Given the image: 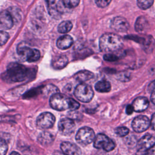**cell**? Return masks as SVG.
Returning a JSON list of instances; mask_svg holds the SVG:
<instances>
[{
  "instance_id": "32",
  "label": "cell",
  "mask_w": 155,
  "mask_h": 155,
  "mask_svg": "<svg viewBox=\"0 0 155 155\" xmlns=\"http://www.w3.org/2000/svg\"><path fill=\"white\" fill-rule=\"evenodd\" d=\"M104 59L107 61H109V62H114L117 61L119 58L117 56H116V54H106L104 56Z\"/></svg>"
},
{
  "instance_id": "17",
  "label": "cell",
  "mask_w": 155,
  "mask_h": 155,
  "mask_svg": "<svg viewBox=\"0 0 155 155\" xmlns=\"http://www.w3.org/2000/svg\"><path fill=\"white\" fill-rule=\"evenodd\" d=\"M68 60L66 56L60 55L54 58L51 61V65L53 68L60 70L64 68L68 64Z\"/></svg>"
},
{
  "instance_id": "18",
  "label": "cell",
  "mask_w": 155,
  "mask_h": 155,
  "mask_svg": "<svg viewBox=\"0 0 155 155\" xmlns=\"http://www.w3.org/2000/svg\"><path fill=\"white\" fill-rule=\"evenodd\" d=\"M93 76L94 74L92 72L88 70H81L76 73L74 74V78L77 81L83 82L91 79L93 78Z\"/></svg>"
},
{
  "instance_id": "24",
  "label": "cell",
  "mask_w": 155,
  "mask_h": 155,
  "mask_svg": "<svg viewBox=\"0 0 155 155\" xmlns=\"http://www.w3.org/2000/svg\"><path fill=\"white\" fill-rule=\"evenodd\" d=\"M8 12L10 13V15L12 16L14 22H18L21 19V16H22V13L21 11L19 8L16 7H11L8 8L7 10Z\"/></svg>"
},
{
  "instance_id": "35",
  "label": "cell",
  "mask_w": 155,
  "mask_h": 155,
  "mask_svg": "<svg viewBox=\"0 0 155 155\" xmlns=\"http://www.w3.org/2000/svg\"><path fill=\"white\" fill-rule=\"evenodd\" d=\"M145 155H155V144L146 151Z\"/></svg>"
},
{
  "instance_id": "2",
  "label": "cell",
  "mask_w": 155,
  "mask_h": 155,
  "mask_svg": "<svg viewBox=\"0 0 155 155\" xmlns=\"http://www.w3.org/2000/svg\"><path fill=\"white\" fill-rule=\"evenodd\" d=\"M123 46V40L118 35L114 33L104 34L99 39V48L105 52L114 51Z\"/></svg>"
},
{
  "instance_id": "4",
  "label": "cell",
  "mask_w": 155,
  "mask_h": 155,
  "mask_svg": "<svg viewBox=\"0 0 155 155\" xmlns=\"http://www.w3.org/2000/svg\"><path fill=\"white\" fill-rule=\"evenodd\" d=\"M71 100V98L57 93L50 96V104L53 109L63 111L70 108Z\"/></svg>"
},
{
  "instance_id": "6",
  "label": "cell",
  "mask_w": 155,
  "mask_h": 155,
  "mask_svg": "<svg viewBox=\"0 0 155 155\" xmlns=\"http://www.w3.org/2000/svg\"><path fill=\"white\" fill-rule=\"evenodd\" d=\"M95 138L94 131L90 127L81 128L76 135V141L82 145H87L91 143Z\"/></svg>"
},
{
  "instance_id": "36",
  "label": "cell",
  "mask_w": 155,
  "mask_h": 155,
  "mask_svg": "<svg viewBox=\"0 0 155 155\" xmlns=\"http://www.w3.org/2000/svg\"><path fill=\"white\" fill-rule=\"evenodd\" d=\"M126 113L127 114H131L134 111V108L132 105H128L126 107Z\"/></svg>"
},
{
  "instance_id": "33",
  "label": "cell",
  "mask_w": 155,
  "mask_h": 155,
  "mask_svg": "<svg viewBox=\"0 0 155 155\" xmlns=\"http://www.w3.org/2000/svg\"><path fill=\"white\" fill-rule=\"evenodd\" d=\"M68 116L71 119H79L82 117V114L80 113L74 111L73 110L68 112Z\"/></svg>"
},
{
  "instance_id": "1",
  "label": "cell",
  "mask_w": 155,
  "mask_h": 155,
  "mask_svg": "<svg viewBox=\"0 0 155 155\" xmlns=\"http://www.w3.org/2000/svg\"><path fill=\"white\" fill-rule=\"evenodd\" d=\"M29 74L30 69L22 64L12 62L8 65L2 78L8 82H17L26 79L29 76Z\"/></svg>"
},
{
  "instance_id": "30",
  "label": "cell",
  "mask_w": 155,
  "mask_h": 155,
  "mask_svg": "<svg viewBox=\"0 0 155 155\" xmlns=\"http://www.w3.org/2000/svg\"><path fill=\"white\" fill-rule=\"evenodd\" d=\"M111 1V0H95V3L99 7L104 8L108 6Z\"/></svg>"
},
{
  "instance_id": "40",
  "label": "cell",
  "mask_w": 155,
  "mask_h": 155,
  "mask_svg": "<svg viewBox=\"0 0 155 155\" xmlns=\"http://www.w3.org/2000/svg\"><path fill=\"white\" fill-rule=\"evenodd\" d=\"M10 155H21L19 153H18V152H16V151H13L10 153Z\"/></svg>"
},
{
  "instance_id": "29",
  "label": "cell",
  "mask_w": 155,
  "mask_h": 155,
  "mask_svg": "<svg viewBox=\"0 0 155 155\" xmlns=\"http://www.w3.org/2000/svg\"><path fill=\"white\" fill-rule=\"evenodd\" d=\"M8 150V145L7 142L3 139L0 141V155H5Z\"/></svg>"
},
{
  "instance_id": "25",
  "label": "cell",
  "mask_w": 155,
  "mask_h": 155,
  "mask_svg": "<svg viewBox=\"0 0 155 155\" xmlns=\"http://www.w3.org/2000/svg\"><path fill=\"white\" fill-rule=\"evenodd\" d=\"M73 27L72 23L69 21H64L61 22L58 27V30L61 33H67L68 31L71 30V29Z\"/></svg>"
},
{
  "instance_id": "13",
  "label": "cell",
  "mask_w": 155,
  "mask_h": 155,
  "mask_svg": "<svg viewBox=\"0 0 155 155\" xmlns=\"http://www.w3.org/2000/svg\"><path fill=\"white\" fill-rule=\"evenodd\" d=\"M61 149L65 155H81L80 148L70 142H62L61 144Z\"/></svg>"
},
{
  "instance_id": "37",
  "label": "cell",
  "mask_w": 155,
  "mask_h": 155,
  "mask_svg": "<svg viewBox=\"0 0 155 155\" xmlns=\"http://www.w3.org/2000/svg\"><path fill=\"white\" fill-rule=\"evenodd\" d=\"M150 122H151V125L152 128L154 130H155V113L153 114Z\"/></svg>"
},
{
  "instance_id": "3",
  "label": "cell",
  "mask_w": 155,
  "mask_h": 155,
  "mask_svg": "<svg viewBox=\"0 0 155 155\" xmlns=\"http://www.w3.org/2000/svg\"><path fill=\"white\" fill-rule=\"evenodd\" d=\"M17 53L23 60L29 62L36 61L40 58V52L38 50L29 47L24 42L19 44Z\"/></svg>"
},
{
  "instance_id": "34",
  "label": "cell",
  "mask_w": 155,
  "mask_h": 155,
  "mask_svg": "<svg viewBox=\"0 0 155 155\" xmlns=\"http://www.w3.org/2000/svg\"><path fill=\"white\" fill-rule=\"evenodd\" d=\"M80 107V104L74 99L71 98V105H70V110H76L78 109Z\"/></svg>"
},
{
  "instance_id": "23",
  "label": "cell",
  "mask_w": 155,
  "mask_h": 155,
  "mask_svg": "<svg viewBox=\"0 0 155 155\" xmlns=\"http://www.w3.org/2000/svg\"><path fill=\"white\" fill-rule=\"evenodd\" d=\"M41 92L44 96H45L46 97H47L50 95H51V96L54 94L58 93L59 90L56 86L52 84H49L46 86L42 87V88L41 89Z\"/></svg>"
},
{
  "instance_id": "16",
  "label": "cell",
  "mask_w": 155,
  "mask_h": 155,
  "mask_svg": "<svg viewBox=\"0 0 155 155\" xmlns=\"http://www.w3.org/2000/svg\"><path fill=\"white\" fill-rule=\"evenodd\" d=\"M73 38L68 35H63L58 38L56 42L57 47L61 50L68 48L73 44Z\"/></svg>"
},
{
  "instance_id": "12",
  "label": "cell",
  "mask_w": 155,
  "mask_h": 155,
  "mask_svg": "<svg viewBox=\"0 0 155 155\" xmlns=\"http://www.w3.org/2000/svg\"><path fill=\"white\" fill-rule=\"evenodd\" d=\"M154 144L155 138L150 134H146L138 141L137 148L139 151L146 152Z\"/></svg>"
},
{
  "instance_id": "5",
  "label": "cell",
  "mask_w": 155,
  "mask_h": 155,
  "mask_svg": "<svg viewBox=\"0 0 155 155\" xmlns=\"http://www.w3.org/2000/svg\"><path fill=\"white\" fill-rule=\"evenodd\" d=\"M74 94L75 97L80 101L83 102H89L93 97L94 91L91 86L82 83L76 87Z\"/></svg>"
},
{
  "instance_id": "22",
  "label": "cell",
  "mask_w": 155,
  "mask_h": 155,
  "mask_svg": "<svg viewBox=\"0 0 155 155\" xmlns=\"http://www.w3.org/2000/svg\"><path fill=\"white\" fill-rule=\"evenodd\" d=\"M148 26L147 19L143 16H139L135 23V29L138 32L143 31Z\"/></svg>"
},
{
  "instance_id": "19",
  "label": "cell",
  "mask_w": 155,
  "mask_h": 155,
  "mask_svg": "<svg viewBox=\"0 0 155 155\" xmlns=\"http://www.w3.org/2000/svg\"><path fill=\"white\" fill-rule=\"evenodd\" d=\"M143 48L144 50L148 53H151L154 48L155 41L151 36H147L143 39Z\"/></svg>"
},
{
  "instance_id": "27",
  "label": "cell",
  "mask_w": 155,
  "mask_h": 155,
  "mask_svg": "<svg viewBox=\"0 0 155 155\" xmlns=\"http://www.w3.org/2000/svg\"><path fill=\"white\" fill-rule=\"evenodd\" d=\"M65 8H73L78 5L80 0H61Z\"/></svg>"
},
{
  "instance_id": "38",
  "label": "cell",
  "mask_w": 155,
  "mask_h": 155,
  "mask_svg": "<svg viewBox=\"0 0 155 155\" xmlns=\"http://www.w3.org/2000/svg\"><path fill=\"white\" fill-rule=\"evenodd\" d=\"M151 100L152 102L155 105V88H154L152 91V93L151 94Z\"/></svg>"
},
{
  "instance_id": "9",
  "label": "cell",
  "mask_w": 155,
  "mask_h": 155,
  "mask_svg": "<svg viewBox=\"0 0 155 155\" xmlns=\"http://www.w3.org/2000/svg\"><path fill=\"white\" fill-rule=\"evenodd\" d=\"M151 124L149 119L143 115H140L136 117L132 122L133 129L137 133H140L147 130Z\"/></svg>"
},
{
  "instance_id": "10",
  "label": "cell",
  "mask_w": 155,
  "mask_h": 155,
  "mask_svg": "<svg viewBox=\"0 0 155 155\" xmlns=\"http://www.w3.org/2000/svg\"><path fill=\"white\" fill-rule=\"evenodd\" d=\"M75 128V124L73 119L69 118L61 119L58 124L59 131L64 136L71 134Z\"/></svg>"
},
{
  "instance_id": "11",
  "label": "cell",
  "mask_w": 155,
  "mask_h": 155,
  "mask_svg": "<svg viewBox=\"0 0 155 155\" xmlns=\"http://www.w3.org/2000/svg\"><path fill=\"white\" fill-rule=\"evenodd\" d=\"M129 27L127 20L121 16L115 17L111 22V27L118 32H125L128 30Z\"/></svg>"
},
{
  "instance_id": "8",
  "label": "cell",
  "mask_w": 155,
  "mask_h": 155,
  "mask_svg": "<svg viewBox=\"0 0 155 155\" xmlns=\"http://www.w3.org/2000/svg\"><path fill=\"white\" fill-rule=\"evenodd\" d=\"M55 122V117L48 112L41 113L36 119L37 126L42 129H47L53 127Z\"/></svg>"
},
{
  "instance_id": "39",
  "label": "cell",
  "mask_w": 155,
  "mask_h": 155,
  "mask_svg": "<svg viewBox=\"0 0 155 155\" xmlns=\"http://www.w3.org/2000/svg\"><path fill=\"white\" fill-rule=\"evenodd\" d=\"M45 1H46V2L47 3L48 5L54 4V1H55V0H45Z\"/></svg>"
},
{
  "instance_id": "15",
  "label": "cell",
  "mask_w": 155,
  "mask_h": 155,
  "mask_svg": "<svg viewBox=\"0 0 155 155\" xmlns=\"http://www.w3.org/2000/svg\"><path fill=\"white\" fill-rule=\"evenodd\" d=\"M149 102L145 97H139L134 99L133 102L134 111L136 112H142L145 111L148 107Z\"/></svg>"
},
{
  "instance_id": "31",
  "label": "cell",
  "mask_w": 155,
  "mask_h": 155,
  "mask_svg": "<svg viewBox=\"0 0 155 155\" xmlns=\"http://www.w3.org/2000/svg\"><path fill=\"white\" fill-rule=\"evenodd\" d=\"M0 36H1V41H0L1 45H3L8 41V39L9 38V35L7 32L2 30L1 31Z\"/></svg>"
},
{
  "instance_id": "28",
  "label": "cell",
  "mask_w": 155,
  "mask_h": 155,
  "mask_svg": "<svg viewBox=\"0 0 155 155\" xmlns=\"http://www.w3.org/2000/svg\"><path fill=\"white\" fill-rule=\"evenodd\" d=\"M129 133V130L125 127H119L116 128L115 133L120 137H124L127 135Z\"/></svg>"
},
{
  "instance_id": "7",
  "label": "cell",
  "mask_w": 155,
  "mask_h": 155,
  "mask_svg": "<svg viewBox=\"0 0 155 155\" xmlns=\"http://www.w3.org/2000/svg\"><path fill=\"white\" fill-rule=\"evenodd\" d=\"M94 147L96 148H102L106 151H110L114 149L116 144L106 135L99 133L97 134L94 140Z\"/></svg>"
},
{
  "instance_id": "26",
  "label": "cell",
  "mask_w": 155,
  "mask_h": 155,
  "mask_svg": "<svg viewBox=\"0 0 155 155\" xmlns=\"http://www.w3.org/2000/svg\"><path fill=\"white\" fill-rule=\"evenodd\" d=\"M153 3V0H137V4L139 7L143 10L150 8Z\"/></svg>"
},
{
  "instance_id": "14",
  "label": "cell",
  "mask_w": 155,
  "mask_h": 155,
  "mask_svg": "<svg viewBox=\"0 0 155 155\" xmlns=\"http://www.w3.org/2000/svg\"><path fill=\"white\" fill-rule=\"evenodd\" d=\"M0 21L1 29H10L13 27L14 24V21L7 10H3L1 12Z\"/></svg>"
},
{
  "instance_id": "20",
  "label": "cell",
  "mask_w": 155,
  "mask_h": 155,
  "mask_svg": "<svg viewBox=\"0 0 155 155\" xmlns=\"http://www.w3.org/2000/svg\"><path fill=\"white\" fill-rule=\"evenodd\" d=\"M54 140L53 135L48 132L41 133L38 137V142L42 145H48Z\"/></svg>"
},
{
  "instance_id": "21",
  "label": "cell",
  "mask_w": 155,
  "mask_h": 155,
  "mask_svg": "<svg viewBox=\"0 0 155 155\" xmlns=\"http://www.w3.org/2000/svg\"><path fill=\"white\" fill-rule=\"evenodd\" d=\"M95 89L100 93H106L110 91V83L106 80H102L98 81L95 85Z\"/></svg>"
}]
</instances>
